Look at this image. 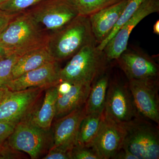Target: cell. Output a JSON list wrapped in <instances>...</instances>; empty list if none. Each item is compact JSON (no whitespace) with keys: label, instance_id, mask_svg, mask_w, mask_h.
<instances>
[{"label":"cell","instance_id":"6da1fadb","mask_svg":"<svg viewBox=\"0 0 159 159\" xmlns=\"http://www.w3.org/2000/svg\"><path fill=\"white\" fill-rule=\"evenodd\" d=\"M49 38L25 11L16 15L0 34V45L8 55H20L47 45Z\"/></svg>","mask_w":159,"mask_h":159},{"label":"cell","instance_id":"7a4b0ae2","mask_svg":"<svg viewBox=\"0 0 159 159\" xmlns=\"http://www.w3.org/2000/svg\"><path fill=\"white\" fill-rule=\"evenodd\" d=\"M93 42H96L89 16L80 15L51 35L47 46L53 58L59 62L70 58L84 47Z\"/></svg>","mask_w":159,"mask_h":159},{"label":"cell","instance_id":"3957f363","mask_svg":"<svg viewBox=\"0 0 159 159\" xmlns=\"http://www.w3.org/2000/svg\"><path fill=\"white\" fill-rule=\"evenodd\" d=\"M108 61L97 43L89 44L71 57L63 68L60 69V81L72 84H92L97 77L106 70Z\"/></svg>","mask_w":159,"mask_h":159},{"label":"cell","instance_id":"277c9868","mask_svg":"<svg viewBox=\"0 0 159 159\" xmlns=\"http://www.w3.org/2000/svg\"><path fill=\"white\" fill-rule=\"evenodd\" d=\"M121 125L125 130L123 148L138 159L159 158V125L142 117Z\"/></svg>","mask_w":159,"mask_h":159},{"label":"cell","instance_id":"5b68a950","mask_svg":"<svg viewBox=\"0 0 159 159\" xmlns=\"http://www.w3.org/2000/svg\"><path fill=\"white\" fill-rule=\"evenodd\" d=\"M25 11L49 38L80 15L74 0H45Z\"/></svg>","mask_w":159,"mask_h":159},{"label":"cell","instance_id":"8992f818","mask_svg":"<svg viewBox=\"0 0 159 159\" xmlns=\"http://www.w3.org/2000/svg\"><path fill=\"white\" fill-rule=\"evenodd\" d=\"M47 87L8 90L0 102V122L15 125L29 120L38 108V102Z\"/></svg>","mask_w":159,"mask_h":159},{"label":"cell","instance_id":"52a82bcc","mask_svg":"<svg viewBox=\"0 0 159 159\" xmlns=\"http://www.w3.org/2000/svg\"><path fill=\"white\" fill-rule=\"evenodd\" d=\"M49 131L26 120L15 125L7 142L13 149L28 153L31 159H38L50 148Z\"/></svg>","mask_w":159,"mask_h":159},{"label":"cell","instance_id":"ba28073f","mask_svg":"<svg viewBox=\"0 0 159 159\" xmlns=\"http://www.w3.org/2000/svg\"><path fill=\"white\" fill-rule=\"evenodd\" d=\"M104 114L119 124H123L140 116L128 82L110 78Z\"/></svg>","mask_w":159,"mask_h":159},{"label":"cell","instance_id":"9c48e42d","mask_svg":"<svg viewBox=\"0 0 159 159\" xmlns=\"http://www.w3.org/2000/svg\"><path fill=\"white\" fill-rule=\"evenodd\" d=\"M159 11V0H145L109 42L103 51L108 61L118 59L127 49L133 30L142 20Z\"/></svg>","mask_w":159,"mask_h":159},{"label":"cell","instance_id":"30bf717a","mask_svg":"<svg viewBox=\"0 0 159 159\" xmlns=\"http://www.w3.org/2000/svg\"><path fill=\"white\" fill-rule=\"evenodd\" d=\"M128 83L140 116L159 125V82L129 80Z\"/></svg>","mask_w":159,"mask_h":159},{"label":"cell","instance_id":"8fae6325","mask_svg":"<svg viewBox=\"0 0 159 159\" xmlns=\"http://www.w3.org/2000/svg\"><path fill=\"white\" fill-rule=\"evenodd\" d=\"M126 50L116 60L128 80L159 82V66L154 60L144 53Z\"/></svg>","mask_w":159,"mask_h":159},{"label":"cell","instance_id":"7c38bea8","mask_svg":"<svg viewBox=\"0 0 159 159\" xmlns=\"http://www.w3.org/2000/svg\"><path fill=\"white\" fill-rule=\"evenodd\" d=\"M58 61L53 60L38 68L23 74L6 84L11 91L22 90L30 88L47 87L57 85L60 82V68Z\"/></svg>","mask_w":159,"mask_h":159},{"label":"cell","instance_id":"4fadbf2b","mask_svg":"<svg viewBox=\"0 0 159 159\" xmlns=\"http://www.w3.org/2000/svg\"><path fill=\"white\" fill-rule=\"evenodd\" d=\"M124 137L125 130L122 125L105 115L91 147L97 151L101 159H112L122 148Z\"/></svg>","mask_w":159,"mask_h":159},{"label":"cell","instance_id":"5bb4252c","mask_svg":"<svg viewBox=\"0 0 159 159\" xmlns=\"http://www.w3.org/2000/svg\"><path fill=\"white\" fill-rule=\"evenodd\" d=\"M86 115L84 104L57 119L53 130L52 146L66 151L72 150L77 145L80 125Z\"/></svg>","mask_w":159,"mask_h":159},{"label":"cell","instance_id":"9a60e30c","mask_svg":"<svg viewBox=\"0 0 159 159\" xmlns=\"http://www.w3.org/2000/svg\"><path fill=\"white\" fill-rule=\"evenodd\" d=\"M128 1L122 0L89 16L92 33L97 44L103 41L110 34L120 18Z\"/></svg>","mask_w":159,"mask_h":159},{"label":"cell","instance_id":"2e32d148","mask_svg":"<svg viewBox=\"0 0 159 159\" xmlns=\"http://www.w3.org/2000/svg\"><path fill=\"white\" fill-rule=\"evenodd\" d=\"M91 86V84H73L69 93L58 96L56 102L55 118L59 119L84 105Z\"/></svg>","mask_w":159,"mask_h":159},{"label":"cell","instance_id":"e0dca14e","mask_svg":"<svg viewBox=\"0 0 159 159\" xmlns=\"http://www.w3.org/2000/svg\"><path fill=\"white\" fill-rule=\"evenodd\" d=\"M53 60H55L51 56L47 45L29 51L18 58L11 71V80Z\"/></svg>","mask_w":159,"mask_h":159},{"label":"cell","instance_id":"ac0fdd59","mask_svg":"<svg viewBox=\"0 0 159 159\" xmlns=\"http://www.w3.org/2000/svg\"><path fill=\"white\" fill-rule=\"evenodd\" d=\"M57 84L46 89L42 104L29 120L34 125L45 130H50L55 118L56 102L58 97Z\"/></svg>","mask_w":159,"mask_h":159},{"label":"cell","instance_id":"d6986e66","mask_svg":"<svg viewBox=\"0 0 159 159\" xmlns=\"http://www.w3.org/2000/svg\"><path fill=\"white\" fill-rule=\"evenodd\" d=\"M110 78L106 70L92 83L85 103L86 114L104 111Z\"/></svg>","mask_w":159,"mask_h":159},{"label":"cell","instance_id":"ffe728a7","mask_svg":"<svg viewBox=\"0 0 159 159\" xmlns=\"http://www.w3.org/2000/svg\"><path fill=\"white\" fill-rule=\"evenodd\" d=\"M104 116V111L86 115L80 125L76 145L91 147Z\"/></svg>","mask_w":159,"mask_h":159},{"label":"cell","instance_id":"44dd1931","mask_svg":"<svg viewBox=\"0 0 159 159\" xmlns=\"http://www.w3.org/2000/svg\"><path fill=\"white\" fill-rule=\"evenodd\" d=\"M145 0H128V2L122 11V15L118 22L116 24L110 34L103 41L97 45V48L100 51H103V49L110 40L116 35L119 29L138 10L140 6Z\"/></svg>","mask_w":159,"mask_h":159},{"label":"cell","instance_id":"7402d4cb","mask_svg":"<svg viewBox=\"0 0 159 159\" xmlns=\"http://www.w3.org/2000/svg\"><path fill=\"white\" fill-rule=\"evenodd\" d=\"M122 0H74L80 15L89 16L91 14L112 6Z\"/></svg>","mask_w":159,"mask_h":159},{"label":"cell","instance_id":"603a6c76","mask_svg":"<svg viewBox=\"0 0 159 159\" xmlns=\"http://www.w3.org/2000/svg\"><path fill=\"white\" fill-rule=\"evenodd\" d=\"M45 0H8L0 4V9L18 13L23 12L36 6Z\"/></svg>","mask_w":159,"mask_h":159},{"label":"cell","instance_id":"cb8c5ba5","mask_svg":"<svg viewBox=\"0 0 159 159\" xmlns=\"http://www.w3.org/2000/svg\"><path fill=\"white\" fill-rule=\"evenodd\" d=\"M20 55L12 54L0 60V87L11 80V71Z\"/></svg>","mask_w":159,"mask_h":159},{"label":"cell","instance_id":"d4e9b609","mask_svg":"<svg viewBox=\"0 0 159 159\" xmlns=\"http://www.w3.org/2000/svg\"><path fill=\"white\" fill-rule=\"evenodd\" d=\"M71 159H101L92 147L76 145L71 150Z\"/></svg>","mask_w":159,"mask_h":159},{"label":"cell","instance_id":"484cf974","mask_svg":"<svg viewBox=\"0 0 159 159\" xmlns=\"http://www.w3.org/2000/svg\"><path fill=\"white\" fill-rule=\"evenodd\" d=\"M44 159H71V151L63 150L57 147L52 146Z\"/></svg>","mask_w":159,"mask_h":159},{"label":"cell","instance_id":"4316f807","mask_svg":"<svg viewBox=\"0 0 159 159\" xmlns=\"http://www.w3.org/2000/svg\"><path fill=\"white\" fill-rule=\"evenodd\" d=\"M18 151L15 150L8 145L7 140L0 145V159H14L18 157Z\"/></svg>","mask_w":159,"mask_h":159},{"label":"cell","instance_id":"83f0119b","mask_svg":"<svg viewBox=\"0 0 159 159\" xmlns=\"http://www.w3.org/2000/svg\"><path fill=\"white\" fill-rule=\"evenodd\" d=\"M15 126L13 124L0 122V145L7 141L14 130Z\"/></svg>","mask_w":159,"mask_h":159},{"label":"cell","instance_id":"f1b7e54d","mask_svg":"<svg viewBox=\"0 0 159 159\" xmlns=\"http://www.w3.org/2000/svg\"><path fill=\"white\" fill-rule=\"evenodd\" d=\"M18 13H11L0 9V34L6 29L11 20Z\"/></svg>","mask_w":159,"mask_h":159},{"label":"cell","instance_id":"f546056e","mask_svg":"<svg viewBox=\"0 0 159 159\" xmlns=\"http://www.w3.org/2000/svg\"><path fill=\"white\" fill-rule=\"evenodd\" d=\"M113 159H138L136 157L131 153L127 149L123 148L118 151L113 158Z\"/></svg>","mask_w":159,"mask_h":159},{"label":"cell","instance_id":"4dcf8cb0","mask_svg":"<svg viewBox=\"0 0 159 159\" xmlns=\"http://www.w3.org/2000/svg\"><path fill=\"white\" fill-rule=\"evenodd\" d=\"M72 84L65 81H60L57 85L58 96L67 93L70 90Z\"/></svg>","mask_w":159,"mask_h":159},{"label":"cell","instance_id":"1f68e13d","mask_svg":"<svg viewBox=\"0 0 159 159\" xmlns=\"http://www.w3.org/2000/svg\"><path fill=\"white\" fill-rule=\"evenodd\" d=\"M8 90V89L5 87H0V102L2 100Z\"/></svg>","mask_w":159,"mask_h":159},{"label":"cell","instance_id":"d6a6232c","mask_svg":"<svg viewBox=\"0 0 159 159\" xmlns=\"http://www.w3.org/2000/svg\"><path fill=\"white\" fill-rule=\"evenodd\" d=\"M8 54L6 49L0 45V60L2 59L4 57L8 56Z\"/></svg>","mask_w":159,"mask_h":159},{"label":"cell","instance_id":"836d02e7","mask_svg":"<svg viewBox=\"0 0 159 159\" xmlns=\"http://www.w3.org/2000/svg\"><path fill=\"white\" fill-rule=\"evenodd\" d=\"M153 33L154 34H159V21L158 20L154 25L153 27Z\"/></svg>","mask_w":159,"mask_h":159},{"label":"cell","instance_id":"e575fe53","mask_svg":"<svg viewBox=\"0 0 159 159\" xmlns=\"http://www.w3.org/2000/svg\"><path fill=\"white\" fill-rule=\"evenodd\" d=\"M7 1H8V0H0V4H2V3L6 2Z\"/></svg>","mask_w":159,"mask_h":159}]
</instances>
